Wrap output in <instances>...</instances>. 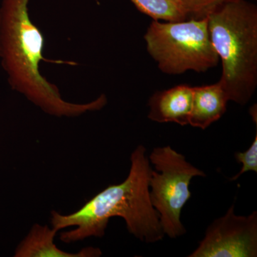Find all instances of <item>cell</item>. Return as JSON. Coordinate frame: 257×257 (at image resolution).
Here are the masks:
<instances>
[{
	"instance_id": "cell-3",
	"label": "cell",
	"mask_w": 257,
	"mask_h": 257,
	"mask_svg": "<svg viewBox=\"0 0 257 257\" xmlns=\"http://www.w3.org/2000/svg\"><path fill=\"white\" fill-rule=\"evenodd\" d=\"M211 43L222 64L219 79L229 101L247 104L257 87V7L225 4L207 17Z\"/></svg>"
},
{
	"instance_id": "cell-9",
	"label": "cell",
	"mask_w": 257,
	"mask_h": 257,
	"mask_svg": "<svg viewBox=\"0 0 257 257\" xmlns=\"http://www.w3.org/2000/svg\"><path fill=\"white\" fill-rule=\"evenodd\" d=\"M228 101L229 99L219 82L193 87L189 124L193 127L206 130L221 119L226 111Z\"/></svg>"
},
{
	"instance_id": "cell-5",
	"label": "cell",
	"mask_w": 257,
	"mask_h": 257,
	"mask_svg": "<svg viewBox=\"0 0 257 257\" xmlns=\"http://www.w3.org/2000/svg\"><path fill=\"white\" fill-rule=\"evenodd\" d=\"M149 157L155 169L150 177V202L159 213L164 234L177 239L187 232L181 214L192 197L189 189L191 180L193 177H206V174L170 146L155 147Z\"/></svg>"
},
{
	"instance_id": "cell-12",
	"label": "cell",
	"mask_w": 257,
	"mask_h": 257,
	"mask_svg": "<svg viewBox=\"0 0 257 257\" xmlns=\"http://www.w3.org/2000/svg\"><path fill=\"white\" fill-rule=\"evenodd\" d=\"M235 159L238 163L241 164V170L234 177L231 178V181L236 180L245 172L252 171L257 172V133L255 135L251 146L244 152H236L234 155Z\"/></svg>"
},
{
	"instance_id": "cell-10",
	"label": "cell",
	"mask_w": 257,
	"mask_h": 257,
	"mask_svg": "<svg viewBox=\"0 0 257 257\" xmlns=\"http://www.w3.org/2000/svg\"><path fill=\"white\" fill-rule=\"evenodd\" d=\"M137 9L155 21L180 22L187 20L181 0H130Z\"/></svg>"
},
{
	"instance_id": "cell-2",
	"label": "cell",
	"mask_w": 257,
	"mask_h": 257,
	"mask_svg": "<svg viewBox=\"0 0 257 257\" xmlns=\"http://www.w3.org/2000/svg\"><path fill=\"white\" fill-rule=\"evenodd\" d=\"M30 0H3L0 8V58L11 87L47 114L57 117H76L101 110L107 99L74 104L62 99L58 88L40 73L44 40L28 11Z\"/></svg>"
},
{
	"instance_id": "cell-13",
	"label": "cell",
	"mask_w": 257,
	"mask_h": 257,
	"mask_svg": "<svg viewBox=\"0 0 257 257\" xmlns=\"http://www.w3.org/2000/svg\"><path fill=\"white\" fill-rule=\"evenodd\" d=\"M249 112L251 116H252L253 122H255V124H256V104L253 105L250 108Z\"/></svg>"
},
{
	"instance_id": "cell-11",
	"label": "cell",
	"mask_w": 257,
	"mask_h": 257,
	"mask_svg": "<svg viewBox=\"0 0 257 257\" xmlns=\"http://www.w3.org/2000/svg\"><path fill=\"white\" fill-rule=\"evenodd\" d=\"M236 0H181L188 19L202 20L207 18L221 6Z\"/></svg>"
},
{
	"instance_id": "cell-8",
	"label": "cell",
	"mask_w": 257,
	"mask_h": 257,
	"mask_svg": "<svg viewBox=\"0 0 257 257\" xmlns=\"http://www.w3.org/2000/svg\"><path fill=\"white\" fill-rule=\"evenodd\" d=\"M58 231L47 225L35 224L30 232L17 246L15 257H99L100 248L86 247L77 253H69L57 247L56 234Z\"/></svg>"
},
{
	"instance_id": "cell-4",
	"label": "cell",
	"mask_w": 257,
	"mask_h": 257,
	"mask_svg": "<svg viewBox=\"0 0 257 257\" xmlns=\"http://www.w3.org/2000/svg\"><path fill=\"white\" fill-rule=\"evenodd\" d=\"M149 55L163 73L204 72L219 62L208 30L207 18L180 22L153 20L145 36Z\"/></svg>"
},
{
	"instance_id": "cell-6",
	"label": "cell",
	"mask_w": 257,
	"mask_h": 257,
	"mask_svg": "<svg viewBox=\"0 0 257 257\" xmlns=\"http://www.w3.org/2000/svg\"><path fill=\"white\" fill-rule=\"evenodd\" d=\"M232 204L213 221L205 236L189 257L257 256V212L236 215Z\"/></svg>"
},
{
	"instance_id": "cell-1",
	"label": "cell",
	"mask_w": 257,
	"mask_h": 257,
	"mask_svg": "<svg viewBox=\"0 0 257 257\" xmlns=\"http://www.w3.org/2000/svg\"><path fill=\"white\" fill-rule=\"evenodd\" d=\"M146 148L139 145L132 153L131 167L124 182L108 186L69 214L56 211L51 213L52 228L60 230L76 226L60 234L62 242L70 243L87 238H101L105 234L111 218L119 216L126 222V229L137 239L147 243L163 239L160 215L150 199L152 168Z\"/></svg>"
},
{
	"instance_id": "cell-7",
	"label": "cell",
	"mask_w": 257,
	"mask_h": 257,
	"mask_svg": "<svg viewBox=\"0 0 257 257\" xmlns=\"http://www.w3.org/2000/svg\"><path fill=\"white\" fill-rule=\"evenodd\" d=\"M192 99L193 87L187 84L159 91L149 100L148 118L155 122H172L185 126L189 124Z\"/></svg>"
}]
</instances>
